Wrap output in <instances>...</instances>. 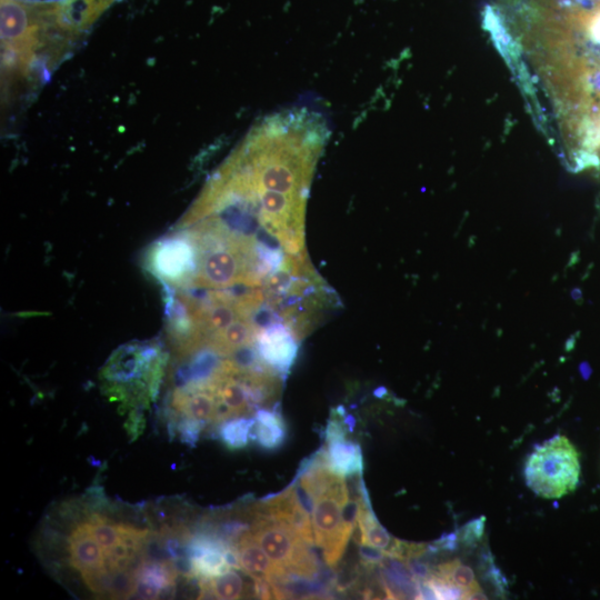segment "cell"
Instances as JSON below:
<instances>
[{
	"mask_svg": "<svg viewBox=\"0 0 600 600\" xmlns=\"http://www.w3.org/2000/svg\"><path fill=\"white\" fill-rule=\"evenodd\" d=\"M254 419L252 441L266 450H274L284 442L287 428L278 411L261 408L256 411Z\"/></svg>",
	"mask_w": 600,
	"mask_h": 600,
	"instance_id": "30bf717a",
	"label": "cell"
},
{
	"mask_svg": "<svg viewBox=\"0 0 600 600\" xmlns=\"http://www.w3.org/2000/svg\"><path fill=\"white\" fill-rule=\"evenodd\" d=\"M250 530L281 576L291 574L310 580L316 578L318 561L312 544L290 528L254 510Z\"/></svg>",
	"mask_w": 600,
	"mask_h": 600,
	"instance_id": "3957f363",
	"label": "cell"
},
{
	"mask_svg": "<svg viewBox=\"0 0 600 600\" xmlns=\"http://www.w3.org/2000/svg\"><path fill=\"white\" fill-rule=\"evenodd\" d=\"M199 599L234 600L243 594L244 583L233 569L212 579H200Z\"/></svg>",
	"mask_w": 600,
	"mask_h": 600,
	"instance_id": "7c38bea8",
	"label": "cell"
},
{
	"mask_svg": "<svg viewBox=\"0 0 600 600\" xmlns=\"http://www.w3.org/2000/svg\"><path fill=\"white\" fill-rule=\"evenodd\" d=\"M297 340L288 327H270L259 334L257 351L271 369L287 373L297 357Z\"/></svg>",
	"mask_w": 600,
	"mask_h": 600,
	"instance_id": "8992f818",
	"label": "cell"
},
{
	"mask_svg": "<svg viewBox=\"0 0 600 600\" xmlns=\"http://www.w3.org/2000/svg\"><path fill=\"white\" fill-rule=\"evenodd\" d=\"M254 327L246 318H240L229 327L212 333L209 339L210 349L218 354H233L251 344L254 340Z\"/></svg>",
	"mask_w": 600,
	"mask_h": 600,
	"instance_id": "8fae6325",
	"label": "cell"
},
{
	"mask_svg": "<svg viewBox=\"0 0 600 600\" xmlns=\"http://www.w3.org/2000/svg\"><path fill=\"white\" fill-rule=\"evenodd\" d=\"M304 491L313 502L311 521L314 543L321 550L324 562L332 568L342 558L352 534L343 524V507L350 490L344 477L323 467L311 473Z\"/></svg>",
	"mask_w": 600,
	"mask_h": 600,
	"instance_id": "6da1fadb",
	"label": "cell"
},
{
	"mask_svg": "<svg viewBox=\"0 0 600 600\" xmlns=\"http://www.w3.org/2000/svg\"><path fill=\"white\" fill-rule=\"evenodd\" d=\"M110 589L109 598L127 599L134 596L137 587V578L131 569L127 570H110Z\"/></svg>",
	"mask_w": 600,
	"mask_h": 600,
	"instance_id": "9a60e30c",
	"label": "cell"
},
{
	"mask_svg": "<svg viewBox=\"0 0 600 600\" xmlns=\"http://www.w3.org/2000/svg\"><path fill=\"white\" fill-rule=\"evenodd\" d=\"M250 247H253L252 242L231 234L221 242L217 241L214 247L208 246L200 256L199 284L227 288L238 282L251 283L244 261L246 256L254 253Z\"/></svg>",
	"mask_w": 600,
	"mask_h": 600,
	"instance_id": "277c9868",
	"label": "cell"
},
{
	"mask_svg": "<svg viewBox=\"0 0 600 600\" xmlns=\"http://www.w3.org/2000/svg\"><path fill=\"white\" fill-rule=\"evenodd\" d=\"M156 271L169 280L182 279L194 264L192 246L182 238L167 240L157 248L153 257Z\"/></svg>",
	"mask_w": 600,
	"mask_h": 600,
	"instance_id": "9c48e42d",
	"label": "cell"
},
{
	"mask_svg": "<svg viewBox=\"0 0 600 600\" xmlns=\"http://www.w3.org/2000/svg\"><path fill=\"white\" fill-rule=\"evenodd\" d=\"M86 522L103 550L113 547L120 541V523H114L106 516L96 512L91 513L86 519Z\"/></svg>",
	"mask_w": 600,
	"mask_h": 600,
	"instance_id": "5bb4252c",
	"label": "cell"
},
{
	"mask_svg": "<svg viewBox=\"0 0 600 600\" xmlns=\"http://www.w3.org/2000/svg\"><path fill=\"white\" fill-rule=\"evenodd\" d=\"M203 427L199 421L181 416L174 422L173 429L178 432L183 443L193 447L198 442Z\"/></svg>",
	"mask_w": 600,
	"mask_h": 600,
	"instance_id": "e0dca14e",
	"label": "cell"
},
{
	"mask_svg": "<svg viewBox=\"0 0 600 600\" xmlns=\"http://www.w3.org/2000/svg\"><path fill=\"white\" fill-rule=\"evenodd\" d=\"M254 417H236L221 422L219 438L230 450L244 448L251 440Z\"/></svg>",
	"mask_w": 600,
	"mask_h": 600,
	"instance_id": "4fadbf2b",
	"label": "cell"
},
{
	"mask_svg": "<svg viewBox=\"0 0 600 600\" xmlns=\"http://www.w3.org/2000/svg\"><path fill=\"white\" fill-rule=\"evenodd\" d=\"M81 577L87 588L96 596H108L110 589L111 571L106 566L84 570Z\"/></svg>",
	"mask_w": 600,
	"mask_h": 600,
	"instance_id": "2e32d148",
	"label": "cell"
},
{
	"mask_svg": "<svg viewBox=\"0 0 600 600\" xmlns=\"http://www.w3.org/2000/svg\"><path fill=\"white\" fill-rule=\"evenodd\" d=\"M327 463L342 477L361 474L362 454L359 444L348 440L346 428L338 418L331 417L326 429Z\"/></svg>",
	"mask_w": 600,
	"mask_h": 600,
	"instance_id": "5b68a950",
	"label": "cell"
},
{
	"mask_svg": "<svg viewBox=\"0 0 600 600\" xmlns=\"http://www.w3.org/2000/svg\"><path fill=\"white\" fill-rule=\"evenodd\" d=\"M240 570L253 580L270 583L281 577V572L258 543L250 529L244 531L233 544Z\"/></svg>",
	"mask_w": 600,
	"mask_h": 600,
	"instance_id": "52a82bcc",
	"label": "cell"
},
{
	"mask_svg": "<svg viewBox=\"0 0 600 600\" xmlns=\"http://www.w3.org/2000/svg\"><path fill=\"white\" fill-rule=\"evenodd\" d=\"M68 562L80 572L106 566L104 550L89 530L86 520L78 523L68 537Z\"/></svg>",
	"mask_w": 600,
	"mask_h": 600,
	"instance_id": "ba28073f",
	"label": "cell"
},
{
	"mask_svg": "<svg viewBox=\"0 0 600 600\" xmlns=\"http://www.w3.org/2000/svg\"><path fill=\"white\" fill-rule=\"evenodd\" d=\"M579 478V453L571 441L561 434L537 446L524 464L527 486L546 499H559L571 493Z\"/></svg>",
	"mask_w": 600,
	"mask_h": 600,
	"instance_id": "7a4b0ae2",
	"label": "cell"
}]
</instances>
